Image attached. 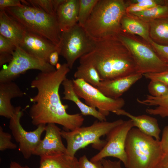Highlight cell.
Listing matches in <instances>:
<instances>
[{
	"mask_svg": "<svg viewBox=\"0 0 168 168\" xmlns=\"http://www.w3.org/2000/svg\"><path fill=\"white\" fill-rule=\"evenodd\" d=\"M139 103L149 106H155L153 108L146 109L147 113L152 115H158L162 118L168 117V95L163 97H156L147 95L143 100L137 99Z\"/></svg>",
	"mask_w": 168,
	"mask_h": 168,
	"instance_id": "24",
	"label": "cell"
},
{
	"mask_svg": "<svg viewBox=\"0 0 168 168\" xmlns=\"http://www.w3.org/2000/svg\"><path fill=\"white\" fill-rule=\"evenodd\" d=\"M45 134L35 148L33 155L42 156L66 154V147L63 144L61 130L54 124L46 125Z\"/></svg>",
	"mask_w": 168,
	"mask_h": 168,
	"instance_id": "13",
	"label": "cell"
},
{
	"mask_svg": "<svg viewBox=\"0 0 168 168\" xmlns=\"http://www.w3.org/2000/svg\"><path fill=\"white\" fill-rule=\"evenodd\" d=\"M125 1L127 7L130 5H133L146 9L165 4V0H128Z\"/></svg>",
	"mask_w": 168,
	"mask_h": 168,
	"instance_id": "32",
	"label": "cell"
},
{
	"mask_svg": "<svg viewBox=\"0 0 168 168\" xmlns=\"http://www.w3.org/2000/svg\"><path fill=\"white\" fill-rule=\"evenodd\" d=\"M150 80H157L163 82L168 86V69L157 73H149L142 75Z\"/></svg>",
	"mask_w": 168,
	"mask_h": 168,
	"instance_id": "34",
	"label": "cell"
},
{
	"mask_svg": "<svg viewBox=\"0 0 168 168\" xmlns=\"http://www.w3.org/2000/svg\"><path fill=\"white\" fill-rule=\"evenodd\" d=\"M117 36L129 50L135 63L137 73L142 74L157 73L168 69L150 44L140 37L122 30Z\"/></svg>",
	"mask_w": 168,
	"mask_h": 168,
	"instance_id": "7",
	"label": "cell"
},
{
	"mask_svg": "<svg viewBox=\"0 0 168 168\" xmlns=\"http://www.w3.org/2000/svg\"><path fill=\"white\" fill-rule=\"evenodd\" d=\"M165 3L168 4V0H165Z\"/></svg>",
	"mask_w": 168,
	"mask_h": 168,
	"instance_id": "42",
	"label": "cell"
},
{
	"mask_svg": "<svg viewBox=\"0 0 168 168\" xmlns=\"http://www.w3.org/2000/svg\"><path fill=\"white\" fill-rule=\"evenodd\" d=\"M23 114L21 107H16L15 113L10 119L9 127L15 140L19 144V150L25 159H28L33 155L35 148L41 140V136L45 131L46 125L40 124L34 131H26L20 123Z\"/></svg>",
	"mask_w": 168,
	"mask_h": 168,
	"instance_id": "12",
	"label": "cell"
},
{
	"mask_svg": "<svg viewBox=\"0 0 168 168\" xmlns=\"http://www.w3.org/2000/svg\"><path fill=\"white\" fill-rule=\"evenodd\" d=\"M7 7V13L21 24L27 30L44 37L58 46L61 32L56 16L48 14L34 6Z\"/></svg>",
	"mask_w": 168,
	"mask_h": 168,
	"instance_id": "4",
	"label": "cell"
},
{
	"mask_svg": "<svg viewBox=\"0 0 168 168\" xmlns=\"http://www.w3.org/2000/svg\"><path fill=\"white\" fill-rule=\"evenodd\" d=\"M148 90L150 95L154 97H163L168 95V86L159 81L150 80Z\"/></svg>",
	"mask_w": 168,
	"mask_h": 168,
	"instance_id": "30",
	"label": "cell"
},
{
	"mask_svg": "<svg viewBox=\"0 0 168 168\" xmlns=\"http://www.w3.org/2000/svg\"><path fill=\"white\" fill-rule=\"evenodd\" d=\"M22 4L19 0H0V10H4L7 7L21 6Z\"/></svg>",
	"mask_w": 168,
	"mask_h": 168,
	"instance_id": "37",
	"label": "cell"
},
{
	"mask_svg": "<svg viewBox=\"0 0 168 168\" xmlns=\"http://www.w3.org/2000/svg\"><path fill=\"white\" fill-rule=\"evenodd\" d=\"M79 5V0H64L58 7L56 16L62 32L78 23Z\"/></svg>",
	"mask_w": 168,
	"mask_h": 168,
	"instance_id": "18",
	"label": "cell"
},
{
	"mask_svg": "<svg viewBox=\"0 0 168 168\" xmlns=\"http://www.w3.org/2000/svg\"><path fill=\"white\" fill-rule=\"evenodd\" d=\"M96 41L95 49L81 57L79 62L93 66L101 81L137 73L130 52L117 35Z\"/></svg>",
	"mask_w": 168,
	"mask_h": 168,
	"instance_id": "2",
	"label": "cell"
},
{
	"mask_svg": "<svg viewBox=\"0 0 168 168\" xmlns=\"http://www.w3.org/2000/svg\"><path fill=\"white\" fill-rule=\"evenodd\" d=\"M96 44V40L77 23L70 29L61 32L58 51L71 69L77 59L95 49Z\"/></svg>",
	"mask_w": 168,
	"mask_h": 168,
	"instance_id": "8",
	"label": "cell"
},
{
	"mask_svg": "<svg viewBox=\"0 0 168 168\" xmlns=\"http://www.w3.org/2000/svg\"><path fill=\"white\" fill-rule=\"evenodd\" d=\"M31 69L49 72L56 69L49 63L29 54L20 47H16L11 61L0 71V82L14 81L20 75Z\"/></svg>",
	"mask_w": 168,
	"mask_h": 168,
	"instance_id": "9",
	"label": "cell"
},
{
	"mask_svg": "<svg viewBox=\"0 0 168 168\" xmlns=\"http://www.w3.org/2000/svg\"><path fill=\"white\" fill-rule=\"evenodd\" d=\"M9 168H31L27 166H22L15 161H11Z\"/></svg>",
	"mask_w": 168,
	"mask_h": 168,
	"instance_id": "41",
	"label": "cell"
},
{
	"mask_svg": "<svg viewBox=\"0 0 168 168\" xmlns=\"http://www.w3.org/2000/svg\"><path fill=\"white\" fill-rule=\"evenodd\" d=\"M98 0H79L78 23L83 27Z\"/></svg>",
	"mask_w": 168,
	"mask_h": 168,
	"instance_id": "29",
	"label": "cell"
},
{
	"mask_svg": "<svg viewBox=\"0 0 168 168\" xmlns=\"http://www.w3.org/2000/svg\"><path fill=\"white\" fill-rule=\"evenodd\" d=\"M162 157L156 168H168V141L161 143Z\"/></svg>",
	"mask_w": 168,
	"mask_h": 168,
	"instance_id": "36",
	"label": "cell"
},
{
	"mask_svg": "<svg viewBox=\"0 0 168 168\" xmlns=\"http://www.w3.org/2000/svg\"><path fill=\"white\" fill-rule=\"evenodd\" d=\"M27 30L21 24L0 10V34L12 41L16 47L21 44Z\"/></svg>",
	"mask_w": 168,
	"mask_h": 168,
	"instance_id": "17",
	"label": "cell"
},
{
	"mask_svg": "<svg viewBox=\"0 0 168 168\" xmlns=\"http://www.w3.org/2000/svg\"><path fill=\"white\" fill-rule=\"evenodd\" d=\"M40 157L39 168H79L77 158L66 154Z\"/></svg>",
	"mask_w": 168,
	"mask_h": 168,
	"instance_id": "22",
	"label": "cell"
},
{
	"mask_svg": "<svg viewBox=\"0 0 168 168\" xmlns=\"http://www.w3.org/2000/svg\"><path fill=\"white\" fill-rule=\"evenodd\" d=\"M75 79H81L92 86L96 87L101 81L96 70L92 66L80 63L74 73Z\"/></svg>",
	"mask_w": 168,
	"mask_h": 168,
	"instance_id": "25",
	"label": "cell"
},
{
	"mask_svg": "<svg viewBox=\"0 0 168 168\" xmlns=\"http://www.w3.org/2000/svg\"><path fill=\"white\" fill-rule=\"evenodd\" d=\"M12 136L10 134L5 132L2 128L0 127V150L2 151L8 149H16L17 145L11 141Z\"/></svg>",
	"mask_w": 168,
	"mask_h": 168,
	"instance_id": "31",
	"label": "cell"
},
{
	"mask_svg": "<svg viewBox=\"0 0 168 168\" xmlns=\"http://www.w3.org/2000/svg\"><path fill=\"white\" fill-rule=\"evenodd\" d=\"M147 23L152 40L158 44L168 46V17L153 20Z\"/></svg>",
	"mask_w": 168,
	"mask_h": 168,
	"instance_id": "23",
	"label": "cell"
},
{
	"mask_svg": "<svg viewBox=\"0 0 168 168\" xmlns=\"http://www.w3.org/2000/svg\"><path fill=\"white\" fill-rule=\"evenodd\" d=\"M21 3L39 8L49 15L56 16L57 10L64 0H21Z\"/></svg>",
	"mask_w": 168,
	"mask_h": 168,
	"instance_id": "27",
	"label": "cell"
},
{
	"mask_svg": "<svg viewBox=\"0 0 168 168\" xmlns=\"http://www.w3.org/2000/svg\"><path fill=\"white\" fill-rule=\"evenodd\" d=\"M78 160L79 168H104L101 161H91L85 155L81 156Z\"/></svg>",
	"mask_w": 168,
	"mask_h": 168,
	"instance_id": "35",
	"label": "cell"
},
{
	"mask_svg": "<svg viewBox=\"0 0 168 168\" xmlns=\"http://www.w3.org/2000/svg\"><path fill=\"white\" fill-rule=\"evenodd\" d=\"M150 44L159 58L168 64V46L158 44L152 40Z\"/></svg>",
	"mask_w": 168,
	"mask_h": 168,
	"instance_id": "33",
	"label": "cell"
},
{
	"mask_svg": "<svg viewBox=\"0 0 168 168\" xmlns=\"http://www.w3.org/2000/svg\"><path fill=\"white\" fill-rule=\"evenodd\" d=\"M56 67L52 72H40L31 82V87L36 89L37 93L30 99L33 104L29 114L33 125L54 124L66 131H72L81 127L84 119L81 114L67 112L68 106L62 102L59 89L70 69L66 63H58Z\"/></svg>",
	"mask_w": 168,
	"mask_h": 168,
	"instance_id": "1",
	"label": "cell"
},
{
	"mask_svg": "<svg viewBox=\"0 0 168 168\" xmlns=\"http://www.w3.org/2000/svg\"><path fill=\"white\" fill-rule=\"evenodd\" d=\"M142 76L135 73L115 79L101 81L96 88L108 97L119 98Z\"/></svg>",
	"mask_w": 168,
	"mask_h": 168,
	"instance_id": "15",
	"label": "cell"
},
{
	"mask_svg": "<svg viewBox=\"0 0 168 168\" xmlns=\"http://www.w3.org/2000/svg\"><path fill=\"white\" fill-rule=\"evenodd\" d=\"M115 114L127 117L132 120L134 126L137 127L142 132L160 140L161 130L155 118L145 114L134 115L122 109L118 110Z\"/></svg>",
	"mask_w": 168,
	"mask_h": 168,
	"instance_id": "19",
	"label": "cell"
},
{
	"mask_svg": "<svg viewBox=\"0 0 168 168\" xmlns=\"http://www.w3.org/2000/svg\"><path fill=\"white\" fill-rule=\"evenodd\" d=\"M29 54L49 63L50 54L58 47L46 38L27 30L19 46Z\"/></svg>",
	"mask_w": 168,
	"mask_h": 168,
	"instance_id": "14",
	"label": "cell"
},
{
	"mask_svg": "<svg viewBox=\"0 0 168 168\" xmlns=\"http://www.w3.org/2000/svg\"><path fill=\"white\" fill-rule=\"evenodd\" d=\"M125 149L126 168H156L163 154L160 140L133 128L128 134Z\"/></svg>",
	"mask_w": 168,
	"mask_h": 168,
	"instance_id": "5",
	"label": "cell"
},
{
	"mask_svg": "<svg viewBox=\"0 0 168 168\" xmlns=\"http://www.w3.org/2000/svg\"><path fill=\"white\" fill-rule=\"evenodd\" d=\"M133 127V121L129 119L113 128L106 135V142L104 146L90 160L95 162L107 157H112L119 159L126 167L127 159L125 149L126 141L129 132Z\"/></svg>",
	"mask_w": 168,
	"mask_h": 168,
	"instance_id": "11",
	"label": "cell"
},
{
	"mask_svg": "<svg viewBox=\"0 0 168 168\" xmlns=\"http://www.w3.org/2000/svg\"><path fill=\"white\" fill-rule=\"evenodd\" d=\"M59 55L58 50L52 52L50 55L49 57V63L53 66H56L58 63V61Z\"/></svg>",
	"mask_w": 168,
	"mask_h": 168,
	"instance_id": "40",
	"label": "cell"
},
{
	"mask_svg": "<svg viewBox=\"0 0 168 168\" xmlns=\"http://www.w3.org/2000/svg\"><path fill=\"white\" fill-rule=\"evenodd\" d=\"M124 121L121 119L112 122L97 120L89 126H81L72 131L62 130V137L67 143L66 154L74 157L78 150L90 144H91L94 149L100 151L106 142L101 139L100 138L107 135Z\"/></svg>",
	"mask_w": 168,
	"mask_h": 168,
	"instance_id": "6",
	"label": "cell"
},
{
	"mask_svg": "<svg viewBox=\"0 0 168 168\" xmlns=\"http://www.w3.org/2000/svg\"><path fill=\"white\" fill-rule=\"evenodd\" d=\"M101 161L104 168H123L121 165V161H112L110 160L104 158Z\"/></svg>",
	"mask_w": 168,
	"mask_h": 168,
	"instance_id": "38",
	"label": "cell"
},
{
	"mask_svg": "<svg viewBox=\"0 0 168 168\" xmlns=\"http://www.w3.org/2000/svg\"><path fill=\"white\" fill-rule=\"evenodd\" d=\"M148 23L156 19L168 17V4L159 5L139 12L131 13Z\"/></svg>",
	"mask_w": 168,
	"mask_h": 168,
	"instance_id": "26",
	"label": "cell"
},
{
	"mask_svg": "<svg viewBox=\"0 0 168 168\" xmlns=\"http://www.w3.org/2000/svg\"><path fill=\"white\" fill-rule=\"evenodd\" d=\"M16 46L11 40L0 34V66L9 63Z\"/></svg>",
	"mask_w": 168,
	"mask_h": 168,
	"instance_id": "28",
	"label": "cell"
},
{
	"mask_svg": "<svg viewBox=\"0 0 168 168\" xmlns=\"http://www.w3.org/2000/svg\"><path fill=\"white\" fill-rule=\"evenodd\" d=\"M64 96L63 99L74 102L80 110L82 115H90L100 121H106V116L96 108L84 104L76 94L74 89L72 80L67 78L63 82Z\"/></svg>",
	"mask_w": 168,
	"mask_h": 168,
	"instance_id": "20",
	"label": "cell"
},
{
	"mask_svg": "<svg viewBox=\"0 0 168 168\" xmlns=\"http://www.w3.org/2000/svg\"><path fill=\"white\" fill-rule=\"evenodd\" d=\"M127 7L124 0H98L83 28L96 41L117 35Z\"/></svg>",
	"mask_w": 168,
	"mask_h": 168,
	"instance_id": "3",
	"label": "cell"
},
{
	"mask_svg": "<svg viewBox=\"0 0 168 168\" xmlns=\"http://www.w3.org/2000/svg\"><path fill=\"white\" fill-rule=\"evenodd\" d=\"M74 89L80 98L83 99L88 105L97 109L105 116L110 112L115 113L122 109L125 104L124 99H113L108 97L96 87H95L81 79H73Z\"/></svg>",
	"mask_w": 168,
	"mask_h": 168,
	"instance_id": "10",
	"label": "cell"
},
{
	"mask_svg": "<svg viewBox=\"0 0 168 168\" xmlns=\"http://www.w3.org/2000/svg\"><path fill=\"white\" fill-rule=\"evenodd\" d=\"M25 93L14 81L0 82V115L10 119L16 111L11 103L15 98L23 97Z\"/></svg>",
	"mask_w": 168,
	"mask_h": 168,
	"instance_id": "16",
	"label": "cell"
},
{
	"mask_svg": "<svg viewBox=\"0 0 168 168\" xmlns=\"http://www.w3.org/2000/svg\"><path fill=\"white\" fill-rule=\"evenodd\" d=\"M120 23L123 31L138 36L150 44L152 39L149 36L147 23L131 13L126 12L122 17Z\"/></svg>",
	"mask_w": 168,
	"mask_h": 168,
	"instance_id": "21",
	"label": "cell"
},
{
	"mask_svg": "<svg viewBox=\"0 0 168 168\" xmlns=\"http://www.w3.org/2000/svg\"><path fill=\"white\" fill-rule=\"evenodd\" d=\"M146 9L144 7L136 6L133 5H130L128 6L126 8V12L132 13L139 12L146 10Z\"/></svg>",
	"mask_w": 168,
	"mask_h": 168,
	"instance_id": "39",
	"label": "cell"
}]
</instances>
